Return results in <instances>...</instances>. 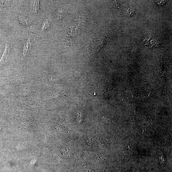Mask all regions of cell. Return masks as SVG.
Listing matches in <instances>:
<instances>
[{"mask_svg":"<svg viewBox=\"0 0 172 172\" xmlns=\"http://www.w3.org/2000/svg\"><path fill=\"white\" fill-rule=\"evenodd\" d=\"M40 1H31L30 9L31 11L35 13H37L39 11Z\"/></svg>","mask_w":172,"mask_h":172,"instance_id":"6da1fadb","label":"cell"},{"mask_svg":"<svg viewBox=\"0 0 172 172\" xmlns=\"http://www.w3.org/2000/svg\"><path fill=\"white\" fill-rule=\"evenodd\" d=\"M20 22L24 26H27L29 25V21L25 17H21L20 18Z\"/></svg>","mask_w":172,"mask_h":172,"instance_id":"5b68a950","label":"cell"},{"mask_svg":"<svg viewBox=\"0 0 172 172\" xmlns=\"http://www.w3.org/2000/svg\"><path fill=\"white\" fill-rule=\"evenodd\" d=\"M31 48V43L30 39L24 45L23 49V55L24 57H25Z\"/></svg>","mask_w":172,"mask_h":172,"instance_id":"7a4b0ae2","label":"cell"},{"mask_svg":"<svg viewBox=\"0 0 172 172\" xmlns=\"http://www.w3.org/2000/svg\"><path fill=\"white\" fill-rule=\"evenodd\" d=\"M83 169L84 172H95L94 170L88 165H83Z\"/></svg>","mask_w":172,"mask_h":172,"instance_id":"277c9868","label":"cell"},{"mask_svg":"<svg viewBox=\"0 0 172 172\" xmlns=\"http://www.w3.org/2000/svg\"><path fill=\"white\" fill-rule=\"evenodd\" d=\"M47 22V21H46L45 22H44L43 24L41 27V29L42 30H45L47 28L48 26V23Z\"/></svg>","mask_w":172,"mask_h":172,"instance_id":"8992f818","label":"cell"},{"mask_svg":"<svg viewBox=\"0 0 172 172\" xmlns=\"http://www.w3.org/2000/svg\"><path fill=\"white\" fill-rule=\"evenodd\" d=\"M10 49V45L9 44H6L3 54L2 57L0 62H4L5 60L7 59V56L8 54Z\"/></svg>","mask_w":172,"mask_h":172,"instance_id":"3957f363","label":"cell"}]
</instances>
